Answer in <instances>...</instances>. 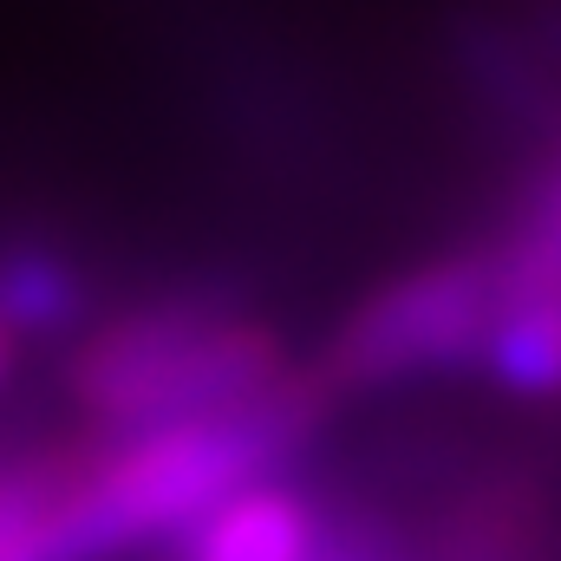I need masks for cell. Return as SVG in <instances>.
<instances>
[{"mask_svg":"<svg viewBox=\"0 0 561 561\" xmlns=\"http://www.w3.org/2000/svg\"><path fill=\"white\" fill-rule=\"evenodd\" d=\"M333 392L313 366L287 373L275 392L196 419H163L112 431L79 450V510L99 561L138 556L150 542H183L222 496L280 477L287 457L320 431Z\"/></svg>","mask_w":561,"mask_h":561,"instance_id":"cell-1","label":"cell"},{"mask_svg":"<svg viewBox=\"0 0 561 561\" xmlns=\"http://www.w3.org/2000/svg\"><path fill=\"white\" fill-rule=\"evenodd\" d=\"M294 373L280 333L216 287H170L105 313L66 359V392L99 437L249 405Z\"/></svg>","mask_w":561,"mask_h":561,"instance_id":"cell-2","label":"cell"},{"mask_svg":"<svg viewBox=\"0 0 561 561\" xmlns=\"http://www.w3.org/2000/svg\"><path fill=\"white\" fill-rule=\"evenodd\" d=\"M496 255L490 249H450V255H424L412 268L386 275L366 287L340 327L320 346L313 379L346 399V392H392V386H419L444 379L483 359L490 320H496Z\"/></svg>","mask_w":561,"mask_h":561,"instance_id":"cell-3","label":"cell"},{"mask_svg":"<svg viewBox=\"0 0 561 561\" xmlns=\"http://www.w3.org/2000/svg\"><path fill=\"white\" fill-rule=\"evenodd\" d=\"M496 255V320L483 340V373L516 399H561V268L523 262L510 249Z\"/></svg>","mask_w":561,"mask_h":561,"instance_id":"cell-4","label":"cell"},{"mask_svg":"<svg viewBox=\"0 0 561 561\" xmlns=\"http://www.w3.org/2000/svg\"><path fill=\"white\" fill-rule=\"evenodd\" d=\"M333 516L287 477H262L236 496H222L190 536L183 561H313L327 549Z\"/></svg>","mask_w":561,"mask_h":561,"instance_id":"cell-5","label":"cell"},{"mask_svg":"<svg viewBox=\"0 0 561 561\" xmlns=\"http://www.w3.org/2000/svg\"><path fill=\"white\" fill-rule=\"evenodd\" d=\"M0 561H99L79 510V450H20L0 463Z\"/></svg>","mask_w":561,"mask_h":561,"instance_id":"cell-6","label":"cell"},{"mask_svg":"<svg viewBox=\"0 0 561 561\" xmlns=\"http://www.w3.org/2000/svg\"><path fill=\"white\" fill-rule=\"evenodd\" d=\"M92 280L53 242H0V320L13 340H59L85 320Z\"/></svg>","mask_w":561,"mask_h":561,"instance_id":"cell-7","label":"cell"},{"mask_svg":"<svg viewBox=\"0 0 561 561\" xmlns=\"http://www.w3.org/2000/svg\"><path fill=\"white\" fill-rule=\"evenodd\" d=\"M313 561H405V542L386 523H373V516H333L327 549Z\"/></svg>","mask_w":561,"mask_h":561,"instance_id":"cell-8","label":"cell"},{"mask_svg":"<svg viewBox=\"0 0 561 561\" xmlns=\"http://www.w3.org/2000/svg\"><path fill=\"white\" fill-rule=\"evenodd\" d=\"M7 373H13V327L0 320V386H7Z\"/></svg>","mask_w":561,"mask_h":561,"instance_id":"cell-9","label":"cell"}]
</instances>
